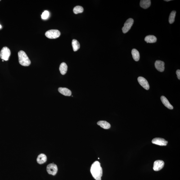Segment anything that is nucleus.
<instances>
[{
	"mask_svg": "<svg viewBox=\"0 0 180 180\" xmlns=\"http://www.w3.org/2000/svg\"><path fill=\"white\" fill-rule=\"evenodd\" d=\"M91 172L92 177L96 180H101L102 176V169L101 164L98 161H96L92 164Z\"/></svg>",
	"mask_w": 180,
	"mask_h": 180,
	"instance_id": "nucleus-1",
	"label": "nucleus"
},
{
	"mask_svg": "<svg viewBox=\"0 0 180 180\" xmlns=\"http://www.w3.org/2000/svg\"><path fill=\"white\" fill-rule=\"evenodd\" d=\"M18 57L19 63L22 66H28L30 65V60L24 51H19Z\"/></svg>",
	"mask_w": 180,
	"mask_h": 180,
	"instance_id": "nucleus-2",
	"label": "nucleus"
},
{
	"mask_svg": "<svg viewBox=\"0 0 180 180\" xmlns=\"http://www.w3.org/2000/svg\"><path fill=\"white\" fill-rule=\"evenodd\" d=\"M11 51L8 47H4L1 50L0 52V57L2 60L7 61L11 56Z\"/></svg>",
	"mask_w": 180,
	"mask_h": 180,
	"instance_id": "nucleus-3",
	"label": "nucleus"
},
{
	"mask_svg": "<svg viewBox=\"0 0 180 180\" xmlns=\"http://www.w3.org/2000/svg\"><path fill=\"white\" fill-rule=\"evenodd\" d=\"M45 35L50 39H56L60 37V33L58 30L52 29L47 31L45 33Z\"/></svg>",
	"mask_w": 180,
	"mask_h": 180,
	"instance_id": "nucleus-4",
	"label": "nucleus"
},
{
	"mask_svg": "<svg viewBox=\"0 0 180 180\" xmlns=\"http://www.w3.org/2000/svg\"><path fill=\"white\" fill-rule=\"evenodd\" d=\"M133 22L134 20L133 19L130 18L128 19L124 23V26L122 28L123 33H128L133 25Z\"/></svg>",
	"mask_w": 180,
	"mask_h": 180,
	"instance_id": "nucleus-5",
	"label": "nucleus"
},
{
	"mask_svg": "<svg viewBox=\"0 0 180 180\" xmlns=\"http://www.w3.org/2000/svg\"><path fill=\"white\" fill-rule=\"evenodd\" d=\"M47 170L49 174L53 176L56 175L58 171L57 166L54 164H49L47 166Z\"/></svg>",
	"mask_w": 180,
	"mask_h": 180,
	"instance_id": "nucleus-6",
	"label": "nucleus"
},
{
	"mask_svg": "<svg viewBox=\"0 0 180 180\" xmlns=\"http://www.w3.org/2000/svg\"><path fill=\"white\" fill-rule=\"evenodd\" d=\"M164 165V162L162 160L155 161L154 163L153 169L155 171H159L163 169Z\"/></svg>",
	"mask_w": 180,
	"mask_h": 180,
	"instance_id": "nucleus-7",
	"label": "nucleus"
},
{
	"mask_svg": "<svg viewBox=\"0 0 180 180\" xmlns=\"http://www.w3.org/2000/svg\"><path fill=\"white\" fill-rule=\"evenodd\" d=\"M137 80L139 83L143 88L147 90L149 89L150 85L146 79L143 77L140 76L138 77Z\"/></svg>",
	"mask_w": 180,
	"mask_h": 180,
	"instance_id": "nucleus-8",
	"label": "nucleus"
},
{
	"mask_svg": "<svg viewBox=\"0 0 180 180\" xmlns=\"http://www.w3.org/2000/svg\"><path fill=\"white\" fill-rule=\"evenodd\" d=\"M153 144L160 146H166L168 143V141L164 139L161 138H155L152 141Z\"/></svg>",
	"mask_w": 180,
	"mask_h": 180,
	"instance_id": "nucleus-9",
	"label": "nucleus"
},
{
	"mask_svg": "<svg viewBox=\"0 0 180 180\" xmlns=\"http://www.w3.org/2000/svg\"><path fill=\"white\" fill-rule=\"evenodd\" d=\"M164 65V62L160 60H156L155 63V66L157 70L161 72L164 71L165 69Z\"/></svg>",
	"mask_w": 180,
	"mask_h": 180,
	"instance_id": "nucleus-10",
	"label": "nucleus"
},
{
	"mask_svg": "<svg viewBox=\"0 0 180 180\" xmlns=\"http://www.w3.org/2000/svg\"><path fill=\"white\" fill-rule=\"evenodd\" d=\"M161 100L162 103L164 104V106L170 110H173V106L171 105L169 101L165 96H161Z\"/></svg>",
	"mask_w": 180,
	"mask_h": 180,
	"instance_id": "nucleus-11",
	"label": "nucleus"
},
{
	"mask_svg": "<svg viewBox=\"0 0 180 180\" xmlns=\"http://www.w3.org/2000/svg\"><path fill=\"white\" fill-rule=\"evenodd\" d=\"M47 158L44 154H42L38 155L37 159V162L38 164H42L47 161Z\"/></svg>",
	"mask_w": 180,
	"mask_h": 180,
	"instance_id": "nucleus-12",
	"label": "nucleus"
},
{
	"mask_svg": "<svg viewBox=\"0 0 180 180\" xmlns=\"http://www.w3.org/2000/svg\"><path fill=\"white\" fill-rule=\"evenodd\" d=\"M59 92L61 94L65 96H70L71 95V92L70 90L66 88L60 87L58 89Z\"/></svg>",
	"mask_w": 180,
	"mask_h": 180,
	"instance_id": "nucleus-13",
	"label": "nucleus"
},
{
	"mask_svg": "<svg viewBox=\"0 0 180 180\" xmlns=\"http://www.w3.org/2000/svg\"><path fill=\"white\" fill-rule=\"evenodd\" d=\"M151 5L150 0H141L140 1V5L141 7L146 9L150 7Z\"/></svg>",
	"mask_w": 180,
	"mask_h": 180,
	"instance_id": "nucleus-14",
	"label": "nucleus"
},
{
	"mask_svg": "<svg viewBox=\"0 0 180 180\" xmlns=\"http://www.w3.org/2000/svg\"><path fill=\"white\" fill-rule=\"evenodd\" d=\"M97 124L105 129H109L111 127L110 123L105 121H100L97 122Z\"/></svg>",
	"mask_w": 180,
	"mask_h": 180,
	"instance_id": "nucleus-15",
	"label": "nucleus"
},
{
	"mask_svg": "<svg viewBox=\"0 0 180 180\" xmlns=\"http://www.w3.org/2000/svg\"><path fill=\"white\" fill-rule=\"evenodd\" d=\"M145 40L147 43H154L156 42L157 38L155 36L149 35L146 37Z\"/></svg>",
	"mask_w": 180,
	"mask_h": 180,
	"instance_id": "nucleus-16",
	"label": "nucleus"
},
{
	"mask_svg": "<svg viewBox=\"0 0 180 180\" xmlns=\"http://www.w3.org/2000/svg\"><path fill=\"white\" fill-rule=\"evenodd\" d=\"M132 57L134 60L136 61H139L140 58L139 52L137 50L135 49H132Z\"/></svg>",
	"mask_w": 180,
	"mask_h": 180,
	"instance_id": "nucleus-17",
	"label": "nucleus"
},
{
	"mask_svg": "<svg viewBox=\"0 0 180 180\" xmlns=\"http://www.w3.org/2000/svg\"><path fill=\"white\" fill-rule=\"evenodd\" d=\"M68 70V66L66 63H62L60 65V70L62 75H65L66 74Z\"/></svg>",
	"mask_w": 180,
	"mask_h": 180,
	"instance_id": "nucleus-18",
	"label": "nucleus"
},
{
	"mask_svg": "<svg viewBox=\"0 0 180 180\" xmlns=\"http://www.w3.org/2000/svg\"><path fill=\"white\" fill-rule=\"evenodd\" d=\"M73 50L74 51H76L79 49L80 45L79 42L76 39H73L72 42Z\"/></svg>",
	"mask_w": 180,
	"mask_h": 180,
	"instance_id": "nucleus-19",
	"label": "nucleus"
},
{
	"mask_svg": "<svg viewBox=\"0 0 180 180\" xmlns=\"http://www.w3.org/2000/svg\"><path fill=\"white\" fill-rule=\"evenodd\" d=\"M176 14V11H172L171 12L169 18V22L170 24H173L174 22Z\"/></svg>",
	"mask_w": 180,
	"mask_h": 180,
	"instance_id": "nucleus-20",
	"label": "nucleus"
},
{
	"mask_svg": "<svg viewBox=\"0 0 180 180\" xmlns=\"http://www.w3.org/2000/svg\"><path fill=\"white\" fill-rule=\"evenodd\" d=\"M73 11L74 14H77L82 13L83 11V8L82 6H77L74 7Z\"/></svg>",
	"mask_w": 180,
	"mask_h": 180,
	"instance_id": "nucleus-21",
	"label": "nucleus"
},
{
	"mask_svg": "<svg viewBox=\"0 0 180 180\" xmlns=\"http://www.w3.org/2000/svg\"><path fill=\"white\" fill-rule=\"evenodd\" d=\"M50 13L48 11H46L43 12L41 16H42V18L43 20H46L48 19Z\"/></svg>",
	"mask_w": 180,
	"mask_h": 180,
	"instance_id": "nucleus-22",
	"label": "nucleus"
},
{
	"mask_svg": "<svg viewBox=\"0 0 180 180\" xmlns=\"http://www.w3.org/2000/svg\"><path fill=\"white\" fill-rule=\"evenodd\" d=\"M176 74L177 75V78L179 80L180 79V70L179 69L177 70L176 71Z\"/></svg>",
	"mask_w": 180,
	"mask_h": 180,
	"instance_id": "nucleus-23",
	"label": "nucleus"
},
{
	"mask_svg": "<svg viewBox=\"0 0 180 180\" xmlns=\"http://www.w3.org/2000/svg\"><path fill=\"white\" fill-rule=\"evenodd\" d=\"M166 1V2H169V1H171V0H165V1Z\"/></svg>",
	"mask_w": 180,
	"mask_h": 180,
	"instance_id": "nucleus-24",
	"label": "nucleus"
},
{
	"mask_svg": "<svg viewBox=\"0 0 180 180\" xmlns=\"http://www.w3.org/2000/svg\"><path fill=\"white\" fill-rule=\"evenodd\" d=\"M2 28V25H1V24H0V29H1V28Z\"/></svg>",
	"mask_w": 180,
	"mask_h": 180,
	"instance_id": "nucleus-25",
	"label": "nucleus"
},
{
	"mask_svg": "<svg viewBox=\"0 0 180 180\" xmlns=\"http://www.w3.org/2000/svg\"><path fill=\"white\" fill-rule=\"evenodd\" d=\"M2 61H4V60H2Z\"/></svg>",
	"mask_w": 180,
	"mask_h": 180,
	"instance_id": "nucleus-26",
	"label": "nucleus"
},
{
	"mask_svg": "<svg viewBox=\"0 0 180 180\" xmlns=\"http://www.w3.org/2000/svg\"><path fill=\"white\" fill-rule=\"evenodd\" d=\"M1 1V0H0V1Z\"/></svg>",
	"mask_w": 180,
	"mask_h": 180,
	"instance_id": "nucleus-27",
	"label": "nucleus"
}]
</instances>
